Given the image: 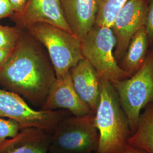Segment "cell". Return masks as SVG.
Wrapping results in <instances>:
<instances>
[{
    "instance_id": "obj_1",
    "label": "cell",
    "mask_w": 153,
    "mask_h": 153,
    "mask_svg": "<svg viewBox=\"0 0 153 153\" xmlns=\"http://www.w3.org/2000/svg\"><path fill=\"white\" fill-rule=\"evenodd\" d=\"M56 79L53 66L40 43L22 30L9 58L0 68V85L42 107Z\"/></svg>"
},
{
    "instance_id": "obj_2",
    "label": "cell",
    "mask_w": 153,
    "mask_h": 153,
    "mask_svg": "<svg viewBox=\"0 0 153 153\" xmlns=\"http://www.w3.org/2000/svg\"><path fill=\"white\" fill-rule=\"evenodd\" d=\"M94 120L99 133L96 153H119L129 146L128 140L132 134L129 121L114 86L103 79Z\"/></svg>"
},
{
    "instance_id": "obj_3",
    "label": "cell",
    "mask_w": 153,
    "mask_h": 153,
    "mask_svg": "<svg viewBox=\"0 0 153 153\" xmlns=\"http://www.w3.org/2000/svg\"><path fill=\"white\" fill-rule=\"evenodd\" d=\"M26 30L48 50L56 78L64 76L84 59L81 40L72 33L45 23L34 24Z\"/></svg>"
},
{
    "instance_id": "obj_4",
    "label": "cell",
    "mask_w": 153,
    "mask_h": 153,
    "mask_svg": "<svg viewBox=\"0 0 153 153\" xmlns=\"http://www.w3.org/2000/svg\"><path fill=\"white\" fill-rule=\"evenodd\" d=\"M99 133L94 114L69 115L51 133L48 153H94L98 148Z\"/></svg>"
},
{
    "instance_id": "obj_5",
    "label": "cell",
    "mask_w": 153,
    "mask_h": 153,
    "mask_svg": "<svg viewBox=\"0 0 153 153\" xmlns=\"http://www.w3.org/2000/svg\"><path fill=\"white\" fill-rule=\"evenodd\" d=\"M111 83L118 94L133 133L142 110L153 102V47L148 52L142 67L134 75Z\"/></svg>"
},
{
    "instance_id": "obj_6",
    "label": "cell",
    "mask_w": 153,
    "mask_h": 153,
    "mask_svg": "<svg viewBox=\"0 0 153 153\" xmlns=\"http://www.w3.org/2000/svg\"><path fill=\"white\" fill-rule=\"evenodd\" d=\"M116 39L111 27L94 25L81 40L82 54L101 79L113 82L129 78L115 59Z\"/></svg>"
},
{
    "instance_id": "obj_7",
    "label": "cell",
    "mask_w": 153,
    "mask_h": 153,
    "mask_svg": "<svg viewBox=\"0 0 153 153\" xmlns=\"http://www.w3.org/2000/svg\"><path fill=\"white\" fill-rule=\"evenodd\" d=\"M71 115L64 110L34 109L19 95L0 88V117L16 121L21 129L34 127L52 133L62 119Z\"/></svg>"
},
{
    "instance_id": "obj_8",
    "label": "cell",
    "mask_w": 153,
    "mask_h": 153,
    "mask_svg": "<svg viewBox=\"0 0 153 153\" xmlns=\"http://www.w3.org/2000/svg\"><path fill=\"white\" fill-rule=\"evenodd\" d=\"M148 3L149 0H128L111 27L116 39L114 56L118 64L132 37L145 26Z\"/></svg>"
},
{
    "instance_id": "obj_9",
    "label": "cell",
    "mask_w": 153,
    "mask_h": 153,
    "mask_svg": "<svg viewBox=\"0 0 153 153\" xmlns=\"http://www.w3.org/2000/svg\"><path fill=\"white\" fill-rule=\"evenodd\" d=\"M10 18L21 30L38 23H45L72 33L63 16L59 0H27L23 10L14 13Z\"/></svg>"
},
{
    "instance_id": "obj_10",
    "label": "cell",
    "mask_w": 153,
    "mask_h": 153,
    "mask_svg": "<svg viewBox=\"0 0 153 153\" xmlns=\"http://www.w3.org/2000/svg\"><path fill=\"white\" fill-rule=\"evenodd\" d=\"M41 109L66 110L73 116L94 114L76 93L70 71L64 76L56 79Z\"/></svg>"
},
{
    "instance_id": "obj_11",
    "label": "cell",
    "mask_w": 153,
    "mask_h": 153,
    "mask_svg": "<svg viewBox=\"0 0 153 153\" xmlns=\"http://www.w3.org/2000/svg\"><path fill=\"white\" fill-rule=\"evenodd\" d=\"M61 8L71 33L82 40L95 24L96 0H59Z\"/></svg>"
},
{
    "instance_id": "obj_12",
    "label": "cell",
    "mask_w": 153,
    "mask_h": 153,
    "mask_svg": "<svg viewBox=\"0 0 153 153\" xmlns=\"http://www.w3.org/2000/svg\"><path fill=\"white\" fill-rule=\"evenodd\" d=\"M74 88L82 101L95 114L98 105L101 78L86 59L70 70Z\"/></svg>"
},
{
    "instance_id": "obj_13",
    "label": "cell",
    "mask_w": 153,
    "mask_h": 153,
    "mask_svg": "<svg viewBox=\"0 0 153 153\" xmlns=\"http://www.w3.org/2000/svg\"><path fill=\"white\" fill-rule=\"evenodd\" d=\"M51 133L34 127L21 129L0 146V153H48Z\"/></svg>"
},
{
    "instance_id": "obj_14",
    "label": "cell",
    "mask_w": 153,
    "mask_h": 153,
    "mask_svg": "<svg viewBox=\"0 0 153 153\" xmlns=\"http://www.w3.org/2000/svg\"><path fill=\"white\" fill-rule=\"evenodd\" d=\"M149 47L148 36L143 26L132 37L126 53L119 62L121 69L129 77L142 67L146 59Z\"/></svg>"
},
{
    "instance_id": "obj_15",
    "label": "cell",
    "mask_w": 153,
    "mask_h": 153,
    "mask_svg": "<svg viewBox=\"0 0 153 153\" xmlns=\"http://www.w3.org/2000/svg\"><path fill=\"white\" fill-rule=\"evenodd\" d=\"M128 143L146 153H153V102L147 105L140 116L137 128Z\"/></svg>"
},
{
    "instance_id": "obj_16",
    "label": "cell",
    "mask_w": 153,
    "mask_h": 153,
    "mask_svg": "<svg viewBox=\"0 0 153 153\" xmlns=\"http://www.w3.org/2000/svg\"><path fill=\"white\" fill-rule=\"evenodd\" d=\"M127 1L96 0L97 16L94 25L111 27Z\"/></svg>"
},
{
    "instance_id": "obj_17",
    "label": "cell",
    "mask_w": 153,
    "mask_h": 153,
    "mask_svg": "<svg viewBox=\"0 0 153 153\" xmlns=\"http://www.w3.org/2000/svg\"><path fill=\"white\" fill-rule=\"evenodd\" d=\"M22 30L17 27H9L0 24V49L12 51L16 47Z\"/></svg>"
},
{
    "instance_id": "obj_18",
    "label": "cell",
    "mask_w": 153,
    "mask_h": 153,
    "mask_svg": "<svg viewBox=\"0 0 153 153\" xmlns=\"http://www.w3.org/2000/svg\"><path fill=\"white\" fill-rule=\"evenodd\" d=\"M21 129L16 121L0 117V146L6 140L15 137Z\"/></svg>"
},
{
    "instance_id": "obj_19",
    "label": "cell",
    "mask_w": 153,
    "mask_h": 153,
    "mask_svg": "<svg viewBox=\"0 0 153 153\" xmlns=\"http://www.w3.org/2000/svg\"><path fill=\"white\" fill-rule=\"evenodd\" d=\"M149 46H153V0H149L148 11L145 24Z\"/></svg>"
},
{
    "instance_id": "obj_20",
    "label": "cell",
    "mask_w": 153,
    "mask_h": 153,
    "mask_svg": "<svg viewBox=\"0 0 153 153\" xmlns=\"http://www.w3.org/2000/svg\"><path fill=\"white\" fill-rule=\"evenodd\" d=\"M14 13L13 7L8 0H0V20L10 17Z\"/></svg>"
},
{
    "instance_id": "obj_21",
    "label": "cell",
    "mask_w": 153,
    "mask_h": 153,
    "mask_svg": "<svg viewBox=\"0 0 153 153\" xmlns=\"http://www.w3.org/2000/svg\"><path fill=\"white\" fill-rule=\"evenodd\" d=\"M10 3L15 13H20L23 10L27 0H8Z\"/></svg>"
},
{
    "instance_id": "obj_22",
    "label": "cell",
    "mask_w": 153,
    "mask_h": 153,
    "mask_svg": "<svg viewBox=\"0 0 153 153\" xmlns=\"http://www.w3.org/2000/svg\"><path fill=\"white\" fill-rule=\"evenodd\" d=\"M12 51L0 49V68L5 64L11 55Z\"/></svg>"
},
{
    "instance_id": "obj_23",
    "label": "cell",
    "mask_w": 153,
    "mask_h": 153,
    "mask_svg": "<svg viewBox=\"0 0 153 153\" xmlns=\"http://www.w3.org/2000/svg\"><path fill=\"white\" fill-rule=\"evenodd\" d=\"M119 153H146L142 150L138 149L137 148H133L131 146L129 145V146L125 149L124 151Z\"/></svg>"
}]
</instances>
